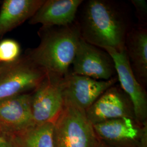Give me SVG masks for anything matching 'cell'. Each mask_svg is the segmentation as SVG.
<instances>
[{"instance_id": "obj_18", "label": "cell", "mask_w": 147, "mask_h": 147, "mask_svg": "<svg viewBox=\"0 0 147 147\" xmlns=\"http://www.w3.org/2000/svg\"><path fill=\"white\" fill-rule=\"evenodd\" d=\"M0 147H16L11 142L6 140L5 142H0Z\"/></svg>"}, {"instance_id": "obj_4", "label": "cell", "mask_w": 147, "mask_h": 147, "mask_svg": "<svg viewBox=\"0 0 147 147\" xmlns=\"http://www.w3.org/2000/svg\"><path fill=\"white\" fill-rule=\"evenodd\" d=\"M47 75L26 55L14 62L0 64V102L33 91Z\"/></svg>"}, {"instance_id": "obj_1", "label": "cell", "mask_w": 147, "mask_h": 147, "mask_svg": "<svg viewBox=\"0 0 147 147\" xmlns=\"http://www.w3.org/2000/svg\"><path fill=\"white\" fill-rule=\"evenodd\" d=\"M80 7V16L75 21L82 39L102 49H125L127 34L134 26L125 3L112 0H88Z\"/></svg>"}, {"instance_id": "obj_6", "label": "cell", "mask_w": 147, "mask_h": 147, "mask_svg": "<svg viewBox=\"0 0 147 147\" xmlns=\"http://www.w3.org/2000/svg\"><path fill=\"white\" fill-rule=\"evenodd\" d=\"M99 142L111 147H147V124L123 117L93 125Z\"/></svg>"}, {"instance_id": "obj_7", "label": "cell", "mask_w": 147, "mask_h": 147, "mask_svg": "<svg viewBox=\"0 0 147 147\" xmlns=\"http://www.w3.org/2000/svg\"><path fill=\"white\" fill-rule=\"evenodd\" d=\"M72 65L71 73L98 80H109L117 76L115 64L110 55L82 38Z\"/></svg>"}, {"instance_id": "obj_17", "label": "cell", "mask_w": 147, "mask_h": 147, "mask_svg": "<svg viewBox=\"0 0 147 147\" xmlns=\"http://www.w3.org/2000/svg\"><path fill=\"white\" fill-rule=\"evenodd\" d=\"M132 4L135 8L136 16L138 20V25L147 26V4L145 0H131Z\"/></svg>"}, {"instance_id": "obj_14", "label": "cell", "mask_w": 147, "mask_h": 147, "mask_svg": "<svg viewBox=\"0 0 147 147\" xmlns=\"http://www.w3.org/2000/svg\"><path fill=\"white\" fill-rule=\"evenodd\" d=\"M45 0H5L0 9V39L30 19Z\"/></svg>"}, {"instance_id": "obj_19", "label": "cell", "mask_w": 147, "mask_h": 147, "mask_svg": "<svg viewBox=\"0 0 147 147\" xmlns=\"http://www.w3.org/2000/svg\"><path fill=\"white\" fill-rule=\"evenodd\" d=\"M97 147H109V146H107V145H106L105 144H104V143H101V142H99V144L98 145V146Z\"/></svg>"}, {"instance_id": "obj_9", "label": "cell", "mask_w": 147, "mask_h": 147, "mask_svg": "<svg viewBox=\"0 0 147 147\" xmlns=\"http://www.w3.org/2000/svg\"><path fill=\"white\" fill-rule=\"evenodd\" d=\"M86 113L93 125L123 117L135 119L134 107L130 98L120 86L116 84L103 93L86 110Z\"/></svg>"}, {"instance_id": "obj_10", "label": "cell", "mask_w": 147, "mask_h": 147, "mask_svg": "<svg viewBox=\"0 0 147 147\" xmlns=\"http://www.w3.org/2000/svg\"><path fill=\"white\" fill-rule=\"evenodd\" d=\"M118 81L117 76L109 80H98L69 72L64 78L65 98L86 111Z\"/></svg>"}, {"instance_id": "obj_16", "label": "cell", "mask_w": 147, "mask_h": 147, "mask_svg": "<svg viewBox=\"0 0 147 147\" xmlns=\"http://www.w3.org/2000/svg\"><path fill=\"white\" fill-rule=\"evenodd\" d=\"M21 48L15 40L6 39L0 42V64L16 62L20 57Z\"/></svg>"}, {"instance_id": "obj_5", "label": "cell", "mask_w": 147, "mask_h": 147, "mask_svg": "<svg viewBox=\"0 0 147 147\" xmlns=\"http://www.w3.org/2000/svg\"><path fill=\"white\" fill-rule=\"evenodd\" d=\"M65 104L64 78L47 74L31 93V107L34 124L55 122Z\"/></svg>"}, {"instance_id": "obj_8", "label": "cell", "mask_w": 147, "mask_h": 147, "mask_svg": "<svg viewBox=\"0 0 147 147\" xmlns=\"http://www.w3.org/2000/svg\"><path fill=\"white\" fill-rule=\"evenodd\" d=\"M103 49L113 58L119 86L131 101L135 119L140 124H147L146 89L138 82L133 73L125 50L118 51L110 47Z\"/></svg>"}, {"instance_id": "obj_12", "label": "cell", "mask_w": 147, "mask_h": 147, "mask_svg": "<svg viewBox=\"0 0 147 147\" xmlns=\"http://www.w3.org/2000/svg\"><path fill=\"white\" fill-rule=\"evenodd\" d=\"M83 0H45L29 24L42 27L66 26L75 22Z\"/></svg>"}, {"instance_id": "obj_2", "label": "cell", "mask_w": 147, "mask_h": 147, "mask_svg": "<svg viewBox=\"0 0 147 147\" xmlns=\"http://www.w3.org/2000/svg\"><path fill=\"white\" fill-rule=\"evenodd\" d=\"M38 33L39 45L28 51L26 56L47 73L64 78L69 73L81 38L77 23L42 27Z\"/></svg>"}, {"instance_id": "obj_11", "label": "cell", "mask_w": 147, "mask_h": 147, "mask_svg": "<svg viewBox=\"0 0 147 147\" xmlns=\"http://www.w3.org/2000/svg\"><path fill=\"white\" fill-rule=\"evenodd\" d=\"M33 125L31 93L0 102V136L7 138Z\"/></svg>"}, {"instance_id": "obj_3", "label": "cell", "mask_w": 147, "mask_h": 147, "mask_svg": "<svg viewBox=\"0 0 147 147\" xmlns=\"http://www.w3.org/2000/svg\"><path fill=\"white\" fill-rule=\"evenodd\" d=\"M54 126L56 147H97L99 143L86 111L65 98Z\"/></svg>"}, {"instance_id": "obj_13", "label": "cell", "mask_w": 147, "mask_h": 147, "mask_svg": "<svg viewBox=\"0 0 147 147\" xmlns=\"http://www.w3.org/2000/svg\"><path fill=\"white\" fill-rule=\"evenodd\" d=\"M125 50L133 73L138 82L147 86V26L134 25L126 36Z\"/></svg>"}, {"instance_id": "obj_20", "label": "cell", "mask_w": 147, "mask_h": 147, "mask_svg": "<svg viewBox=\"0 0 147 147\" xmlns=\"http://www.w3.org/2000/svg\"><path fill=\"white\" fill-rule=\"evenodd\" d=\"M6 141L5 138H3V137H2L1 136H0V142H5Z\"/></svg>"}, {"instance_id": "obj_15", "label": "cell", "mask_w": 147, "mask_h": 147, "mask_svg": "<svg viewBox=\"0 0 147 147\" xmlns=\"http://www.w3.org/2000/svg\"><path fill=\"white\" fill-rule=\"evenodd\" d=\"M5 140L16 147H56L54 123L34 124Z\"/></svg>"}]
</instances>
